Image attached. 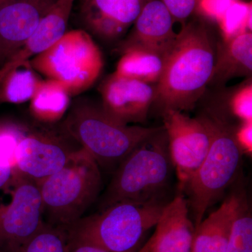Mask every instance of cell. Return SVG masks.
<instances>
[{"label": "cell", "instance_id": "1", "mask_svg": "<svg viewBox=\"0 0 252 252\" xmlns=\"http://www.w3.org/2000/svg\"><path fill=\"white\" fill-rule=\"evenodd\" d=\"M215 63L211 39L203 23L184 25L165 58L156 84L154 103L162 109H193L210 84Z\"/></svg>", "mask_w": 252, "mask_h": 252}, {"label": "cell", "instance_id": "2", "mask_svg": "<svg viewBox=\"0 0 252 252\" xmlns=\"http://www.w3.org/2000/svg\"><path fill=\"white\" fill-rule=\"evenodd\" d=\"M63 130L79 144L99 167H117L139 145L161 127L126 125L109 116L102 105L85 98L71 104Z\"/></svg>", "mask_w": 252, "mask_h": 252}, {"label": "cell", "instance_id": "3", "mask_svg": "<svg viewBox=\"0 0 252 252\" xmlns=\"http://www.w3.org/2000/svg\"><path fill=\"white\" fill-rule=\"evenodd\" d=\"M102 183L98 164L84 149H78L61 170L36 183L44 220L68 229L95 201Z\"/></svg>", "mask_w": 252, "mask_h": 252}, {"label": "cell", "instance_id": "4", "mask_svg": "<svg viewBox=\"0 0 252 252\" xmlns=\"http://www.w3.org/2000/svg\"><path fill=\"white\" fill-rule=\"evenodd\" d=\"M166 204L161 198L119 202L82 217L67 229L68 236L109 252H136L146 233L157 225Z\"/></svg>", "mask_w": 252, "mask_h": 252}, {"label": "cell", "instance_id": "5", "mask_svg": "<svg viewBox=\"0 0 252 252\" xmlns=\"http://www.w3.org/2000/svg\"><path fill=\"white\" fill-rule=\"evenodd\" d=\"M172 167L167 134L162 126L118 165L99 210L119 202L161 198L170 182Z\"/></svg>", "mask_w": 252, "mask_h": 252}, {"label": "cell", "instance_id": "6", "mask_svg": "<svg viewBox=\"0 0 252 252\" xmlns=\"http://www.w3.org/2000/svg\"><path fill=\"white\" fill-rule=\"evenodd\" d=\"M211 135V144L205 160L185 187L189 210L195 228L210 206L220 198L238 175L242 152L235 130L215 113L201 116Z\"/></svg>", "mask_w": 252, "mask_h": 252}, {"label": "cell", "instance_id": "7", "mask_svg": "<svg viewBox=\"0 0 252 252\" xmlns=\"http://www.w3.org/2000/svg\"><path fill=\"white\" fill-rule=\"evenodd\" d=\"M39 74L57 81L77 95L90 89L102 74V52L91 34L82 29L67 31L49 49L32 59Z\"/></svg>", "mask_w": 252, "mask_h": 252}, {"label": "cell", "instance_id": "8", "mask_svg": "<svg viewBox=\"0 0 252 252\" xmlns=\"http://www.w3.org/2000/svg\"><path fill=\"white\" fill-rule=\"evenodd\" d=\"M169 154L182 191L202 165L211 144V135L201 117L190 118L180 111L162 112Z\"/></svg>", "mask_w": 252, "mask_h": 252}, {"label": "cell", "instance_id": "9", "mask_svg": "<svg viewBox=\"0 0 252 252\" xmlns=\"http://www.w3.org/2000/svg\"><path fill=\"white\" fill-rule=\"evenodd\" d=\"M11 186V199L0 205V252H12L45 222L37 184L18 177Z\"/></svg>", "mask_w": 252, "mask_h": 252}, {"label": "cell", "instance_id": "10", "mask_svg": "<svg viewBox=\"0 0 252 252\" xmlns=\"http://www.w3.org/2000/svg\"><path fill=\"white\" fill-rule=\"evenodd\" d=\"M63 140L54 132L31 127L15 150V179L23 177L39 183L61 170L80 148L68 147Z\"/></svg>", "mask_w": 252, "mask_h": 252}, {"label": "cell", "instance_id": "11", "mask_svg": "<svg viewBox=\"0 0 252 252\" xmlns=\"http://www.w3.org/2000/svg\"><path fill=\"white\" fill-rule=\"evenodd\" d=\"M102 108L118 122L130 125L147 120L154 104L156 84L118 75H109L99 86Z\"/></svg>", "mask_w": 252, "mask_h": 252}, {"label": "cell", "instance_id": "12", "mask_svg": "<svg viewBox=\"0 0 252 252\" xmlns=\"http://www.w3.org/2000/svg\"><path fill=\"white\" fill-rule=\"evenodd\" d=\"M58 0H0V49L9 60L22 48Z\"/></svg>", "mask_w": 252, "mask_h": 252}, {"label": "cell", "instance_id": "13", "mask_svg": "<svg viewBox=\"0 0 252 252\" xmlns=\"http://www.w3.org/2000/svg\"><path fill=\"white\" fill-rule=\"evenodd\" d=\"M173 19L160 0H149L134 26L121 43V53L130 48H140L167 56L177 39Z\"/></svg>", "mask_w": 252, "mask_h": 252}, {"label": "cell", "instance_id": "14", "mask_svg": "<svg viewBox=\"0 0 252 252\" xmlns=\"http://www.w3.org/2000/svg\"><path fill=\"white\" fill-rule=\"evenodd\" d=\"M149 0H87L81 4L86 27L102 39H119L135 23Z\"/></svg>", "mask_w": 252, "mask_h": 252}, {"label": "cell", "instance_id": "15", "mask_svg": "<svg viewBox=\"0 0 252 252\" xmlns=\"http://www.w3.org/2000/svg\"><path fill=\"white\" fill-rule=\"evenodd\" d=\"M189 210L183 195L167 203L151 237L150 252H193L195 227Z\"/></svg>", "mask_w": 252, "mask_h": 252}, {"label": "cell", "instance_id": "16", "mask_svg": "<svg viewBox=\"0 0 252 252\" xmlns=\"http://www.w3.org/2000/svg\"><path fill=\"white\" fill-rule=\"evenodd\" d=\"M245 195L234 192L195 228L193 252H225Z\"/></svg>", "mask_w": 252, "mask_h": 252}, {"label": "cell", "instance_id": "17", "mask_svg": "<svg viewBox=\"0 0 252 252\" xmlns=\"http://www.w3.org/2000/svg\"><path fill=\"white\" fill-rule=\"evenodd\" d=\"M75 0H58L19 51L6 61L16 64L30 61L44 52L67 32Z\"/></svg>", "mask_w": 252, "mask_h": 252}, {"label": "cell", "instance_id": "18", "mask_svg": "<svg viewBox=\"0 0 252 252\" xmlns=\"http://www.w3.org/2000/svg\"><path fill=\"white\" fill-rule=\"evenodd\" d=\"M252 72V33L247 32L219 45L210 84H225Z\"/></svg>", "mask_w": 252, "mask_h": 252}, {"label": "cell", "instance_id": "19", "mask_svg": "<svg viewBox=\"0 0 252 252\" xmlns=\"http://www.w3.org/2000/svg\"><path fill=\"white\" fill-rule=\"evenodd\" d=\"M42 79L30 61L5 63L0 68V104L30 102Z\"/></svg>", "mask_w": 252, "mask_h": 252}, {"label": "cell", "instance_id": "20", "mask_svg": "<svg viewBox=\"0 0 252 252\" xmlns=\"http://www.w3.org/2000/svg\"><path fill=\"white\" fill-rule=\"evenodd\" d=\"M72 94L59 81L45 79L30 100V112L38 122L51 125L65 117L71 107Z\"/></svg>", "mask_w": 252, "mask_h": 252}, {"label": "cell", "instance_id": "21", "mask_svg": "<svg viewBox=\"0 0 252 252\" xmlns=\"http://www.w3.org/2000/svg\"><path fill=\"white\" fill-rule=\"evenodd\" d=\"M165 58L147 50L130 48L122 52L114 72L121 77L157 84L163 70Z\"/></svg>", "mask_w": 252, "mask_h": 252}, {"label": "cell", "instance_id": "22", "mask_svg": "<svg viewBox=\"0 0 252 252\" xmlns=\"http://www.w3.org/2000/svg\"><path fill=\"white\" fill-rule=\"evenodd\" d=\"M31 127L12 119L0 118V190L12 185L15 179L16 146Z\"/></svg>", "mask_w": 252, "mask_h": 252}, {"label": "cell", "instance_id": "23", "mask_svg": "<svg viewBox=\"0 0 252 252\" xmlns=\"http://www.w3.org/2000/svg\"><path fill=\"white\" fill-rule=\"evenodd\" d=\"M12 252H69L67 230L45 221L36 233Z\"/></svg>", "mask_w": 252, "mask_h": 252}, {"label": "cell", "instance_id": "24", "mask_svg": "<svg viewBox=\"0 0 252 252\" xmlns=\"http://www.w3.org/2000/svg\"><path fill=\"white\" fill-rule=\"evenodd\" d=\"M252 2L233 0L217 21L223 41L230 40L247 32H252Z\"/></svg>", "mask_w": 252, "mask_h": 252}, {"label": "cell", "instance_id": "25", "mask_svg": "<svg viewBox=\"0 0 252 252\" xmlns=\"http://www.w3.org/2000/svg\"><path fill=\"white\" fill-rule=\"evenodd\" d=\"M225 252H252V217L245 199L235 217Z\"/></svg>", "mask_w": 252, "mask_h": 252}, {"label": "cell", "instance_id": "26", "mask_svg": "<svg viewBox=\"0 0 252 252\" xmlns=\"http://www.w3.org/2000/svg\"><path fill=\"white\" fill-rule=\"evenodd\" d=\"M232 114L243 122H252V81L235 91L230 101Z\"/></svg>", "mask_w": 252, "mask_h": 252}, {"label": "cell", "instance_id": "27", "mask_svg": "<svg viewBox=\"0 0 252 252\" xmlns=\"http://www.w3.org/2000/svg\"><path fill=\"white\" fill-rule=\"evenodd\" d=\"M175 21L184 22L196 9L199 0H160Z\"/></svg>", "mask_w": 252, "mask_h": 252}, {"label": "cell", "instance_id": "28", "mask_svg": "<svg viewBox=\"0 0 252 252\" xmlns=\"http://www.w3.org/2000/svg\"><path fill=\"white\" fill-rule=\"evenodd\" d=\"M233 0H199L196 9L204 16L217 21Z\"/></svg>", "mask_w": 252, "mask_h": 252}, {"label": "cell", "instance_id": "29", "mask_svg": "<svg viewBox=\"0 0 252 252\" xmlns=\"http://www.w3.org/2000/svg\"><path fill=\"white\" fill-rule=\"evenodd\" d=\"M235 140L242 152L252 155V122H243L235 130Z\"/></svg>", "mask_w": 252, "mask_h": 252}, {"label": "cell", "instance_id": "30", "mask_svg": "<svg viewBox=\"0 0 252 252\" xmlns=\"http://www.w3.org/2000/svg\"><path fill=\"white\" fill-rule=\"evenodd\" d=\"M69 237V236H68ZM69 252H109L104 249L81 240L69 238Z\"/></svg>", "mask_w": 252, "mask_h": 252}, {"label": "cell", "instance_id": "31", "mask_svg": "<svg viewBox=\"0 0 252 252\" xmlns=\"http://www.w3.org/2000/svg\"><path fill=\"white\" fill-rule=\"evenodd\" d=\"M151 243H152V240L150 238L148 241L145 243V245L136 252H150Z\"/></svg>", "mask_w": 252, "mask_h": 252}, {"label": "cell", "instance_id": "32", "mask_svg": "<svg viewBox=\"0 0 252 252\" xmlns=\"http://www.w3.org/2000/svg\"><path fill=\"white\" fill-rule=\"evenodd\" d=\"M6 61V58L4 57V55H3L2 52H1V49H0V68L2 67L3 64H4Z\"/></svg>", "mask_w": 252, "mask_h": 252}, {"label": "cell", "instance_id": "33", "mask_svg": "<svg viewBox=\"0 0 252 252\" xmlns=\"http://www.w3.org/2000/svg\"><path fill=\"white\" fill-rule=\"evenodd\" d=\"M86 1H87V0H81V4H84V3H85Z\"/></svg>", "mask_w": 252, "mask_h": 252}]
</instances>
